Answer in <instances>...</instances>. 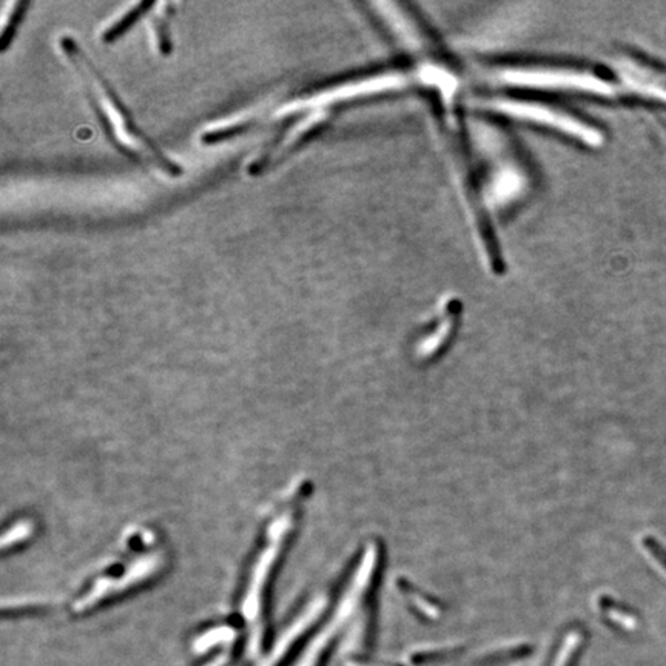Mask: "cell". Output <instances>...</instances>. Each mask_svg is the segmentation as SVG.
Here are the masks:
<instances>
[{
	"label": "cell",
	"instance_id": "obj_1",
	"mask_svg": "<svg viewBox=\"0 0 666 666\" xmlns=\"http://www.w3.org/2000/svg\"><path fill=\"white\" fill-rule=\"evenodd\" d=\"M495 77L507 84L574 88V90L594 93V95L621 98L617 85L611 83L606 77L591 75V73L572 72V69L567 68L505 67L495 72Z\"/></svg>",
	"mask_w": 666,
	"mask_h": 666
},
{
	"label": "cell",
	"instance_id": "obj_2",
	"mask_svg": "<svg viewBox=\"0 0 666 666\" xmlns=\"http://www.w3.org/2000/svg\"><path fill=\"white\" fill-rule=\"evenodd\" d=\"M493 107L498 108L500 111H505L507 115L545 123V126L552 127V129L565 131V133L572 135V137L579 138L580 141L587 142V144L595 146L602 141V137L594 127L587 126L579 119L552 107L534 103H520V100L518 103H515V100H500V103H493Z\"/></svg>",
	"mask_w": 666,
	"mask_h": 666
},
{
	"label": "cell",
	"instance_id": "obj_3",
	"mask_svg": "<svg viewBox=\"0 0 666 666\" xmlns=\"http://www.w3.org/2000/svg\"><path fill=\"white\" fill-rule=\"evenodd\" d=\"M312 611H309L308 614L301 615L298 619V622L293 623L292 626L280 637V641L275 644L272 652L267 654L265 659L259 660L257 666H278L281 664V660L284 659L286 654L289 653V649L292 648L293 642L297 641L298 637L303 634L305 626L309 625L313 621Z\"/></svg>",
	"mask_w": 666,
	"mask_h": 666
},
{
	"label": "cell",
	"instance_id": "obj_4",
	"mask_svg": "<svg viewBox=\"0 0 666 666\" xmlns=\"http://www.w3.org/2000/svg\"><path fill=\"white\" fill-rule=\"evenodd\" d=\"M153 7V2H141L138 3L137 7L131 8L129 13L122 15L118 22L114 23V25H111L110 29L104 33V42H106V44H114V42L118 41V39H121L123 34H126L127 31H129L131 26H133L135 23L142 18V15L149 13Z\"/></svg>",
	"mask_w": 666,
	"mask_h": 666
},
{
	"label": "cell",
	"instance_id": "obj_5",
	"mask_svg": "<svg viewBox=\"0 0 666 666\" xmlns=\"http://www.w3.org/2000/svg\"><path fill=\"white\" fill-rule=\"evenodd\" d=\"M30 6V2L15 3L13 11H11L10 19H8L6 30H3L2 33V42H0V50H2V53H6L7 50L10 49L11 42H13L19 25H21L23 18H25Z\"/></svg>",
	"mask_w": 666,
	"mask_h": 666
},
{
	"label": "cell",
	"instance_id": "obj_6",
	"mask_svg": "<svg viewBox=\"0 0 666 666\" xmlns=\"http://www.w3.org/2000/svg\"><path fill=\"white\" fill-rule=\"evenodd\" d=\"M154 31H157L158 46H160V53L162 56H169L172 53V42H170L169 30L164 19L153 18Z\"/></svg>",
	"mask_w": 666,
	"mask_h": 666
},
{
	"label": "cell",
	"instance_id": "obj_7",
	"mask_svg": "<svg viewBox=\"0 0 666 666\" xmlns=\"http://www.w3.org/2000/svg\"><path fill=\"white\" fill-rule=\"evenodd\" d=\"M644 546L646 551H648L649 556L653 557L654 560L657 561V563L660 565L662 568L665 569L666 571V548L664 545L660 544L659 540H657V538L654 537H645L644 538Z\"/></svg>",
	"mask_w": 666,
	"mask_h": 666
}]
</instances>
